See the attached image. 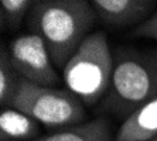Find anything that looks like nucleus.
I'll list each match as a JSON object with an SVG mask.
<instances>
[{"label":"nucleus","mask_w":157,"mask_h":141,"mask_svg":"<svg viewBox=\"0 0 157 141\" xmlns=\"http://www.w3.org/2000/svg\"><path fill=\"white\" fill-rule=\"evenodd\" d=\"M113 72V57L103 31L86 37L77 52L71 57L62 78L65 87L85 106L99 105L109 89Z\"/></svg>","instance_id":"obj_3"},{"label":"nucleus","mask_w":157,"mask_h":141,"mask_svg":"<svg viewBox=\"0 0 157 141\" xmlns=\"http://www.w3.org/2000/svg\"><path fill=\"white\" fill-rule=\"evenodd\" d=\"M0 141H10V140H0Z\"/></svg>","instance_id":"obj_15"},{"label":"nucleus","mask_w":157,"mask_h":141,"mask_svg":"<svg viewBox=\"0 0 157 141\" xmlns=\"http://www.w3.org/2000/svg\"><path fill=\"white\" fill-rule=\"evenodd\" d=\"M10 61L18 75L38 86L55 87L59 76L41 37L34 33L20 34L9 45Z\"/></svg>","instance_id":"obj_5"},{"label":"nucleus","mask_w":157,"mask_h":141,"mask_svg":"<svg viewBox=\"0 0 157 141\" xmlns=\"http://www.w3.org/2000/svg\"><path fill=\"white\" fill-rule=\"evenodd\" d=\"M157 99V58L136 50H119L113 58L109 89L99 110L126 120L146 103Z\"/></svg>","instance_id":"obj_2"},{"label":"nucleus","mask_w":157,"mask_h":141,"mask_svg":"<svg viewBox=\"0 0 157 141\" xmlns=\"http://www.w3.org/2000/svg\"><path fill=\"white\" fill-rule=\"evenodd\" d=\"M84 106L68 89L38 86L21 78L9 107L26 113L57 131L82 123L86 116Z\"/></svg>","instance_id":"obj_4"},{"label":"nucleus","mask_w":157,"mask_h":141,"mask_svg":"<svg viewBox=\"0 0 157 141\" xmlns=\"http://www.w3.org/2000/svg\"><path fill=\"white\" fill-rule=\"evenodd\" d=\"M91 3L96 20L115 28L137 27L146 21L156 7L153 0H94Z\"/></svg>","instance_id":"obj_6"},{"label":"nucleus","mask_w":157,"mask_h":141,"mask_svg":"<svg viewBox=\"0 0 157 141\" xmlns=\"http://www.w3.org/2000/svg\"><path fill=\"white\" fill-rule=\"evenodd\" d=\"M151 52H153V55H154V57H156V58H157V48H156V50H153V51H151Z\"/></svg>","instance_id":"obj_13"},{"label":"nucleus","mask_w":157,"mask_h":141,"mask_svg":"<svg viewBox=\"0 0 157 141\" xmlns=\"http://www.w3.org/2000/svg\"><path fill=\"white\" fill-rule=\"evenodd\" d=\"M157 135V99L122 121L115 141H147Z\"/></svg>","instance_id":"obj_8"},{"label":"nucleus","mask_w":157,"mask_h":141,"mask_svg":"<svg viewBox=\"0 0 157 141\" xmlns=\"http://www.w3.org/2000/svg\"><path fill=\"white\" fill-rule=\"evenodd\" d=\"M132 37H135V38H150V40L157 41V10L144 23L133 28Z\"/></svg>","instance_id":"obj_12"},{"label":"nucleus","mask_w":157,"mask_h":141,"mask_svg":"<svg viewBox=\"0 0 157 141\" xmlns=\"http://www.w3.org/2000/svg\"><path fill=\"white\" fill-rule=\"evenodd\" d=\"M38 134V121L29 114L13 107L2 109L0 114V140H36Z\"/></svg>","instance_id":"obj_9"},{"label":"nucleus","mask_w":157,"mask_h":141,"mask_svg":"<svg viewBox=\"0 0 157 141\" xmlns=\"http://www.w3.org/2000/svg\"><path fill=\"white\" fill-rule=\"evenodd\" d=\"M95 20L91 2L38 0L27 16V25L43 38L52 64L64 69L89 35Z\"/></svg>","instance_id":"obj_1"},{"label":"nucleus","mask_w":157,"mask_h":141,"mask_svg":"<svg viewBox=\"0 0 157 141\" xmlns=\"http://www.w3.org/2000/svg\"><path fill=\"white\" fill-rule=\"evenodd\" d=\"M21 76L10 61L9 50L2 45L0 50V105L2 109H7L14 96Z\"/></svg>","instance_id":"obj_10"},{"label":"nucleus","mask_w":157,"mask_h":141,"mask_svg":"<svg viewBox=\"0 0 157 141\" xmlns=\"http://www.w3.org/2000/svg\"><path fill=\"white\" fill-rule=\"evenodd\" d=\"M147 141H157V135H156V137H153L151 140H147Z\"/></svg>","instance_id":"obj_14"},{"label":"nucleus","mask_w":157,"mask_h":141,"mask_svg":"<svg viewBox=\"0 0 157 141\" xmlns=\"http://www.w3.org/2000/svg\"><path fill=\"white\" fill-rule=\"evenodd\" d=\"M34 4V0H0L2 23L10 30L20 28L24 17L29 16Z\"/></svg>","instance_id":"obj_11"},{"label":"nucleus","mask_w":157,"mask_h":141,"mask_svg":"<svg viewBox=\"0 0 157 141\" xmlns=\"http://www.w3.org/2000/svg\"><path fill=\"white\" fill-rule=\"evenodd\" d=\"M116 134L110 119L101 116L86 123L75 124L31 141H115Z\"/></svg>","instance_id":"obj_7"}]
</instances>
